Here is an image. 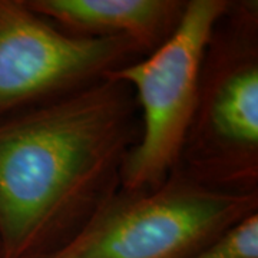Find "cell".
I'll list each match as a JSON object with an SVG mask.
<instances>
[{"mask_svg": "<svg viewBox=\"0 0 258 258\" xmlns=\"http://www.w3.org/2000/svg\"><path fill=\"white\" fill-rule=\"evenodd\" d=\"M258 212V194L205 188L171 172L154 189L118 192L45 258H185Z\"/></svg>", "mask_w": 258, "mask_h": 258, "instance_id": "3", "label": "cell"}, {"mask_svg": "<svg viewBox=\"0 0 258 258\" xmlns=\"http://www.w3.org/2000/svg\"><path fill=\"white\" fill-rule=\"evenodd\" d=\"M139 134L132 89L111 78L0 120V258H45L78 235Z\"/></svg>", "mask_w": 258, "mask_h": 258, "instance_id": "1", "label": "cell"}, {"mask_svg": "<svg viewBox=\"0 0 258 258\" xmlns=\"http://www.w3.org/2000/svg\"><path fill=\"white\" fill-rule=\"evenodd\" d=\"M144 56L125 37L72 35L26 0H0V120L76 92Z\"/></svg>", "mask_w": 258, "mask_h": 258, "instance_id": "5", "label": "cell"}, {"mask_svg": "<svg viewBox=\"0 0 258 258\" xmlns=\"http://www.w3.org/2000/svg\"><path fill=\"white\" fill-rule=\"evenodd\" d=\"M26 5L72 35L125 37L147 56L172 36L186 0H26Z\"/></svg>", "mask_w": 258, "mask_h": 258, "instance_id": "6", "label": "cell"}, {"mask_svg": "<svg viewBox=\"0 0 258 258\" xmlns=\"http://www.w3.org/2000/svg\"><path fill=\"white\" fill-rule=\"evenodd\" d=\"M228 0H186L172 36L106 78L126 83L138 105L141 134L120 172V188L154 189L175 168L192 119L205 47Z\"/></svg>", "mask_w": 258, "mask_h": 258, "instance_id": "4", "label": "cell"}, {"mask_svg": "<svg viewBox=\"0 0 258 258\" xmlns=\"http://www.w3.org/2000/svg\"><path fill=\"white\" fill-rule=\"evenodd\" d=\"M185 258H258V212Z\"/></svg>", "mask_w": 258, "mask_h": 258, "instance_id": "7", "label": "cell"}, {"mask_svg": "<svg viewBox=\"0 0 258 258\" xmlns=\"http://www.w3.org/2000/svg\"><path fill=\"white\" fill-rule=\"evenodd\" d=\"M172 172L221 192L258 194L257 0H228L212 29Z\"/></svg>", "mask_w": 258, "mask_h": 258, "instance_id": "2", "label": "cell"}]
</instances>
